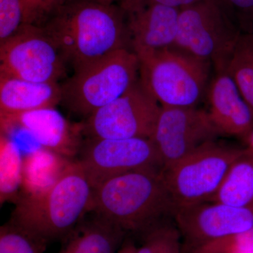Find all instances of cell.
I'll use <instances>...</instances> for the list:
<instances>
[{"instance_id": "cell-20", "label": "cell", "mask_w": 253, "mask_h": 253, "mask_svg": "<svg viewBox=\"0 0 253 253\" xmlns=\"http://www.w3.org/2000/svg\"><path fill=\"white\" fill-rule=\"evenodd\" d=\"M23 159L20 148L6 134L0 141V200L16 204L21 196Z\"/></svg>"}, {"instance_id": "cell-23", "label": "cell", "mask_w": 253, "mask_h": 253, "mask_svg": "<svg viewBox=\"0 0 253 253\" xmlns=\"http://www.w3.org/2000/svg\"><path fill=\"white\" fill-rule=\"evenodd\" d=\"M181 236L178 228L158 224L145 233L144 243L136 253H180Z\"/></svg>"}, {"instance_id": "cell-10", "label": "cell", "mask_w": 253, "mask_h": 253, "mask_svg": "<svg viewBox=\"0 0 253 253\" xmlns=\"http://www.w3.org/2000/svg\"><path fill=\"white\" fill-rule=\"evenodd\" d=\"M77 161L93 189L115 176L142 169H162L154 143L150 139L86 138Z\"/></svg>"}, {"instance_id": "cell-14", "label": "cell", "mask_w": 253, "mask_h": 253, "mask_svg": "<svg viewBox=\"0 0 253 253\" xmlns=\"http://www.w3.org/2000/svg\"><path fill=\"white\" fill-rule=\"evenodd\" d=\"M123 9L127 17L131 51L161 49L174 44L180 9L149 4L145 0Z\"/></svg>"}, {"instance_id": "cell-6", "label": "cell", "mask_w": 253, "mask_h": 253, "mask_svg": "<svg viewBox=\"0 0 253 253\" xmlns=\"http://www.w3.org/2000/svg\"><path fill=\"white\" fill-rule=\"evenodd\" d=\"M242 34L217 0H203L180 9L177 36L172 46L225 71Z\"/></svg>"}, {"instance_id": "cell-32", "label": "cell", "mask_w": 253, "mask_h": 253, "mask_svg": "<svg viewBox=\"0 0 253 253\" xmlns=\"http://www.w3.org/2000/svg\"><path fill=\"white\" fill-rule=\"evenodd\" d=\"M238 253H253V251H245V252H241Z\"/></svg>"}, {"instance_id": "cell-5", "label": "cell", "mask_w": 253, "mask_h": 253, "mask_svg": "<svg viewBox=\"0 0 253 253\" xmlns=\"http://www.w3.org/2000/svg\"><path fill=\"white\" fill-rule=\"evenodd\" d=\"M139 79V61L122 49L73 72L61 88V101L70 113L89 117L126 92Z\"/></svg>"}, {"instance_id": "cell-17", "label": "cell", "mask_w": 253, "mask_h": 253, "mask_svg": "<svg viewBox=\"0 0 253 253\" xmlns=\"http://www.w3.org/2000/svg\"><path fill=\"white\" fill-rule=\"evenodd\" d=\"M94 213L83 219L66 238L58 253H116L122 246L126 232Z\"/></svg>"}, {"instance_id": "cell-2", "label": "cell", "mask_w": 253, "mask_h": 253, "mask_svg": "<svg viewBox=\"0 0 253 253\" xmlns=\"http://www.w3.org/2000/svg\"><path fill=\"white\" fill-rule=\"evenodd\" d=\"M93 188L77 160H73L52 187L21 196L9 222L49 244L63 240L91 212Z\"/></svg>"}, {"instance_id": "cell-7", "label": "cell", "mask_w": 253, "mask_h": 253, "mask_svg": "<svg viewBox=\"0 0 253 253\" xmlns=\"http://www.w3.org/2000/svg\"><path fill=\"white\" fill-rule=\"evenodd\" d=\"M242 149L215 140L209 141L174 166L162 169L173 212L178 208L207 202L220 187Z\"/></svg>"}, {"instance_id": "cell-29", "label": "cell", "mask_w": 253, "mask_h": 253, "mask_svg": "<svg viewBox=\"0 0 253 253\" xmlns=\"http://www.w3.org/2000/svg\"><path fill=\"white\" fill-rule=\"evenodd\" d=\"M136 249L137 248L132 241H125L116 253H136Z\"/></svg>"}, {"instance_id": "cell-12", "label": "cell", "mask_w": 253, "mask_h": 253, "mask_svg": "<svg viewBox=\"0 0 253 253\" xmlns=\"http://www.w3.org/2000/svg\"><path fill=\"white\" fill-rule=\"evenodd\" d=\"M172 214L189 251L253 228V205L237 207L201 203L178 208Z\"/></svg>"}, {"instance_id": "cell-28", "label": "cell", "mask_w": 253, "mask_h": 253, "mask_svg": "<svg viewBox=\"0 0 253 253\" xmlns=\"http://www.w3.org/2000/svg\"><path fill=\"white\" fill-rule=\"evenodd\" d=\"M203 0H145V2L149 4H159L176 8L182 9L186 6L196 4Z\"/></svg>"}, {"instance_id": "cell-22", "label": "cell", "mask_w": 253, "mask_h": 253, "mask_svg": "<svg viewBox=\"0 0 253 253\" xmlns=\"http://www.w3.org/2000/svg\"><path fill=\"white\" fill-rule=\"evenodd\" d=\"M47 244L9 221L0 229V253H44Z\"/></svg>"}, {"instance_id": "cell-8", "label": "cell", "mask_w": 253, "mask_h": 253, "mask_svg": "<svg viewBox=\"0 0 253 253\" xmlns=\"http://www.w3.org/2000/svg\"><path fill=\"white\" fill-rule=\"evenodd\" d=\"M161 108L139 79L121 97L86 118L83 134L97 139H151Z\"/></svg>"}, {"instance_id": "cell-4", "label": "cell", "mask_w": 253, "mask_h": 253, "mask_svg": "<svg viewBox=\"0 0 253 253\" xmlns=\"http://www.w3.org/2000/svg\"><path fill=\"white\" fill-rule=\"evenodd\" d=\"M139 81L161 106L196 107L206 96L212 63L168 46L135 53Z\"/></svg>"}, {"instance_id": "cell-11", "label": "cell", "mask_w": 253, "mask_h": 253, "mask_svg": "<svg viewBox=\"0 0 253 253\" xmlns=\"http://www.w3.org/2000/svg\"><path fill=\"white\" fill-rule=\"evenodd\" d=\"M219 135L207 111L196 107L162 106L150 139L165 169Z\"/></svg>"}, {"instance_id": "cell-18", "label": "cell", "mask_w": 253, "mask_h": 253, "mask_svg": "<svg viewBox=\"0 0 253 253\" xmlns=\"http://www.w3.org/2000/svg\"><path fill=\"white\" fill-rule=\"evenodd\" d=\"M72 161L43 147L28 153L23 159L21 196L47 191L57 182Z\"/></svg>"}, {"instance_id": "cell-15", "label": "cell", "mask_w": 253, "mask_h": 253, "mask_svg": "<svg viewBox=\"0 0 253 253\" xmlns=\"http://www.w3.org/2000/svg\"><path fill=\"white\" fill-rule=\"evenodd\" d=\"M206 96L210 119L220 135L244 139L253 130V111L226 71H214Z\"/></svg>"}, {"instance_id": "cell-1", "label": "cell", "mask_w": 253, "mask_h": 253, "mask_svg": "<svg viewBox=\"0 0 253 253\" xmlns=\"http://www.w3.org/2000/svg\"><path fill=\"white\" fill-rule=\"evenodd\" d=\"M42 28L74 72L118 50H131L126 11L118 4L69 0Z\"/></svg>"}, {"instance_id": "cell-16", "label": "cell", "mask_w": 253, "mask_h": 253, "mask_svg": "<svg viewBox=\"0 0 253 253\" xmlns=\"http://www.w3.org/2000/svg\"><path fill=\"white\" fill-rule=\"evenodd\" d=\"M61 101L59 83H36L0 76V116L55 107Z\"/></svg>"}, {"instance_id": "cell-3", "label": "cell", "mask_w": 253, "mask_h": 253, "mask_svg": "<svg viewBox=\"0 0 253 253\" xmlns=\"http://www.w3.org/2000/svg\"><path fill=\"white\" fill-rule=\"evenodd\" d=\"M91 212L126 232L145 233L172 214L170 195L161 169L149 168L125 173L93 189Z\"/></svg>"}, {"instance_id": "cell-19", "label": "cell", "mask_w": 253, "mask_h": 253, "mask_svg": "<svg viewBox=\"0 0 253 253\" xmlns=\"http://www.w3.org/2000/svg\"><path fill=\"white\" fill-rule=\"evenodd\" d=\"M206 203L243 207L253 205V149H243L220 187Z\"/></svg>"}, {"instance_id": "cell-9", "label": "cell", "mask_w": 253, "mask_h": 253, "mask_svg": "<svg viewBox=\"0 0 253 253\" xmlns=\"http://www.w3.org/2000/svg\"><path fill=\"white\" fill-rule=\"evenodd\" d=\"M66 66L42 27L22 24L14 36L0 42V76L59 83Z\"/></svg>"}, {"instance_id": "cell-25", "label": "cell", "mask_w": 253, "mask_h": 253, "mask_svg": "<svg viewBox=\"0 0 253 253\" xmlns=\"http://www.w3.org/2000/svg\"><path fill=\"white\" fill-rule=\"evenodd\" d=\"M20 0H0V42L14 36L23 24Z\"/></svg>"}, {"instance_id": "cell-26", "label": "cell", "mask_w": 253, "mask_h": 253, "mask_svg": "<svg viewBox=\"0 0 253 253\" xmlns=\"http://www.w3.org/2000/svg\"><path fill=\"white\" fill-rule=\"evenodd\" d=\"M242 33H253V0H217Z\"/></svg>"}, {"instance_id": "cell-30", "label": "cell", "mask_w": 253, "mask_h": 253, "mask_svg": "<svg viewBox=\"0 0 253 253\" xmlns=\"http://www.w3.org/2000/svg\"><path fill=\"white\" fill-rule=\"evenodd\" d=\"M99 2L107 3V4H118L121 5L123 7L134 4L141 0H94Z\"/></svg>"}, {"instance_id": "cell-24", "label": "cell", "mask_w": 253, "mask_h": 253, "mask_svg": "<svg viewBox=\"0 0 253 253\" xmlns=\"http://www.w3.org/2000/svg\"><path fill=\"white\" fill-rule=\"evenodd\" d=\"M253 251V228L214 240L190 250V253H238Z\"/></svg>"}, {"instance_id": "cell-31", "label": "cell", "mask_w": 253, "mask_h": 253, "mask_svg": "<svg viewBox=\"0 0 253 253\" xmlns=\"http://www.w3.org/2000/svg\"><path fill=\"white\" fill-rule=\"evenodd\" d=\"M243 139H244L245 142H246L247 146L253 149V130L251 131V132Z\"/></svg>"}, {"instance_id": "cell-27", "label": "cell", "mask_w": 253, "mask_h": 253, "mask_svg": "<svg viewBox=\"0 0 253 253\" xmlns=\"http://www.w3.org/2000/svg\"><path fill=\"white\" fill-rule=\"evenodd\" d=\"M23 24L42 27L54 14L58 0H20Z\"/></svg>"}, {"instance_id": "cell-13", "label": "cell", "mask_w": 253, "mask_h": 253, "mask_svg": "<svg viewBox=\"0 0 253 253\" xmlns=\"http://www.w3.org/2000/svg\"><path fill=\"white\" fill-rule=\"evenodd\" d=\"M14 127L26 131L42 147L71 160L79 154L84 141L83 123L70 122L55 107L1 116V132Z\"/></svg>"}, {"instance_id": "cell-21", "label": "cell", "mask_w": 253, "mask_h": 253, "mask_svg": "<svg viewBox=\"0 0 253 253\" xmlns=\"http://www.w3.org/2000/svg\"><path fill=\"white\" fill-rule=\"evenodd\" d=\"M225 71L253 111V33L239 37Z\"/></svg>"}]
</instances>
